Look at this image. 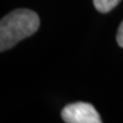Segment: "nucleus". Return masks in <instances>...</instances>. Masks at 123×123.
Returning a JSON list of instances; mask_svg holds the SVG:
<instances>
[{"instance_id":"nucleus-2","label":"nucleus","mask_w":123,"mask_h":123,"mask_svg":"<svg viewBox=\"0 0 123 123\" xmlns=\"http://www.w3.org/2000/svg\"><path fill=\"white\" fill-rule=\"evenodd\" d=\"M62 119L67 123H100V116L89 103H73L62 111Z\"/></svg>"},{"instance_id":"nucleus-1","label":"nucleus","mask_w":123,"mask_h":123,"mask_svg":"<svg viewBox=\"0 0 123 123\" xmlns=\"http://www.w3.org/2000/svg\"><path fill=\"white\" fill-rule=\"evenodd\" d=\"M40 18L31 9L19 8L7 14L0 22V50L14 47L39 29Z\"/></svg>"},{"instance_id":"nucleus-4","label":"nucleus","mask_w":123,"mask_h":123,"mask_svg":"<svg viewBox=\"0 0 123 123\" xmlns=\"http://www.w3.org/2000/svg\"><path fill=\"white\" fill-rule=\"evenodd\" d=\"M116 41L121 48H123V21L122 23L120 24L119 30H117V33H116Z\"/></svg>"},{"instance_id":"nucleus-3","label":"nucleus","mask_w":123,"mask_h":123,"mask_svg":"<svg viewBox=\"0 0 123 123\" xmlns=\"http://www.w3.org/2000/svg\"><path fill=\"white\" fill-rule=\"evenodd\" d=\"M93 6L100 13H107L112 9H114L120 4L121 0H92Z\"/></svg>"}]
</instances>
